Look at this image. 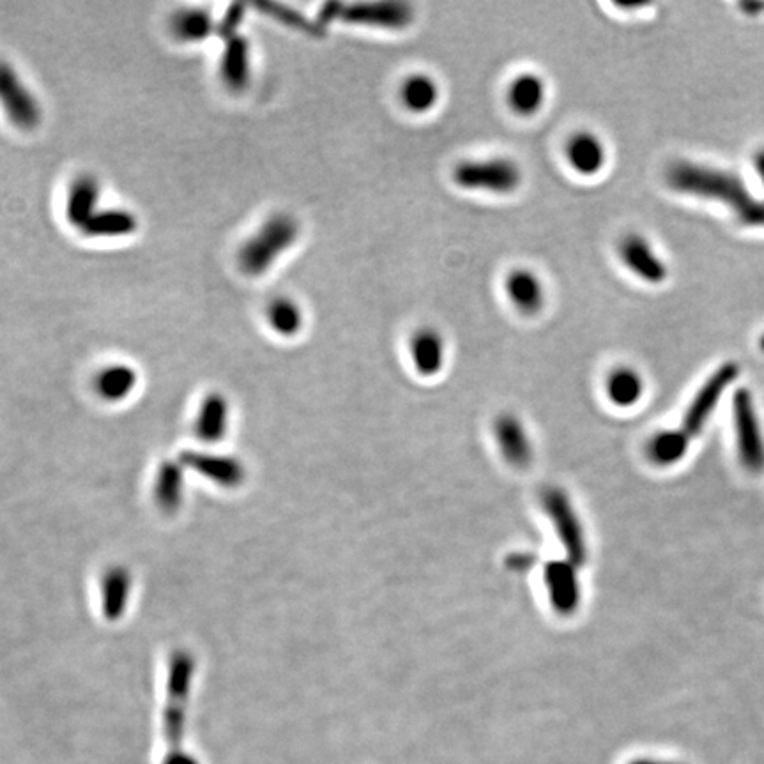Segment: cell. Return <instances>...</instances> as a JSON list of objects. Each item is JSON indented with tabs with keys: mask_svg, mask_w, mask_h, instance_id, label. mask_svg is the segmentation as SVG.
Here are the masks:
<instances>
[{
	"mask_svg": "<svg viewBox=\"0 0 764 764\" xmlns=\"http://www.w3.org/2000/svg\"><path fill=\"white\" fill-rule=\"evenodd\" d=\"M667 183L681 193L724 202L743 225L764 227V202H757L742 179L729 172L680 161L667 172Z\"/></svg>",
	"mask_w": 764,
	"mask_h": 764,
	"instance_id": "1",
	"label": "cell"
},
{
	"mask_svg": "<svg viewBox=\"0 0 764 764\" xmlns=\"http://www.w3.org/2000/svg\"><path fill=\"white\" fill-rule=\"evenodd\" d=\"M299 223L291 214H275L239 250V268L248 276H262L298 241Z\"/></svg>",
	"mask_w": 764,
	"mask_h": 764,
	"instance_id": "2",
	"label": "cell"
},
{
	"mask_svg": "<svg viewBox=\"0 0 764 764\" xmlns=\"http://www.w3.org/2000/svg\"><path fill=\"white\" fill-rule=\"evenodd\" d=\"M413 8L405 2H328L322 6L319 22L324 25L342 20L354 25H370L400 31L413 23Z\"/></svg>",
	"mask_w": 764,
	"mask_h": 764,
	"instance_id": "3",
	"label": "cell"
},
{
	"mask_svg": "<svg viewBox=\"0 0 764 764\" xmlns=\"http://www.w3.org/2000/svg\"><path fill=\"white\" fill-rule=\"evenodd\" d=\"M453 179L460 188L490 193H513L522 183V170L508 158L462 161L453 170Z\"/></svg>",
	"mask_w": 764,
	"mask_h": 764,
	"instance_id": "4",
	"label": "cell"
},
{
	"mask_svg": "<svg viewBox=\"0 0 764 764\" xmlns=\"http://www.w3.org/2000/svg\"><path fill=\"white\" fill-rule=\"evenodd\" d=\"M734 428L743 467L752 474L764 471V437L757 418L754 398L747 390L736 393L733 402Z\"/></svg>",
	"mask_w": 764,
	"mask_h": 764,
	"instance_id": "5",
	"label": "cell"
},
{
	"mask_svg": "<svg viewBox=\"0 0 764 764\" xmlns=\"http://www.w3.org/2000/svg\"><path fill=\"white\" fill-rule=\"evenodd\" d=\"M0 107L20 130H34L41 123V107L36 96L6 61H0Z\"/></svg>",
	"mask_w": 764,
	"mask_h": 764,
	"instance_id": "6",
	"label": "cell"
},
{
	"mask_svg": "<svg viewBox=\"0 0 764 764\" xmlns=\"http://www.w3.org/2000/svg\"><path fill=\"white\" fill-rule=\"evenodd\" d=\"M738 377V367L734 363H726L704 382L703 388L697 391L696 398L687 409L683 420V432L688 437H696L701 434L706 421L710 420L711 414L719 404L720 397L726 393L729 384Z\"/></svg>",
	"mask_w": 764,
	"mask_h": 764,
	"instance_id": "7",
	"label": "cell"
},
{
	"mask_svg": "<svg viewBox=\"0 0 764 764\" xmlns=\"http://www.w3.org/2000/svg\"><path fill=\"white\" fill-rule=\"evenodd\" d=\"M545 508L556 522L561 542L565 543L566 551L570 554V563L579 565L586 558V540L572 505L561 492L552 490L545 497Z\"/></svg>",
	"mask_w": 764,
	"mask_h": 764,
	"instance_id": "8",
	"label": "cell"
},
{
	"mask_svg": "<svg viewBox=\"0 0 764 764\" xmlns=\"http://www.w3.org/2000/svg\"><path fill=\"white\" fill-rule=\"evenodd\" d=\"M183 466L184 469L197 471L209 482L223 489H236L245 480V467L239 460L229 455L197 451V453L186 455Z\"/></svg>",
	"mask_w": 764,
	"mask_h": 764,
	"instance_id": "9",
	"label": "cell"
},
{
	"mask_svg": "<svg viewBox=\"0 0 764 764\" xmlns=\"http://www.w3.org/2000/svg\"><path fill=\"white\" fill-rule=\"evenodd\" d=\"M619 257L628 269L648 283H662L667 278V268L657 253L642 236L628 234L619 243Z\"/></svg>",
	"mask_w": 764,
	"mask_h": 764,
	"instance_id": "10",
	"label": "cell"
},
{
	"mask_svg": "<svg viewBox=\"0 0 764 764\" xmlns=\"http://www.w3.org/2000/svg\"><path fill=\"white\" fill-rule=\"evenodd\" d=\"M230 405L222 393L207 395L200 404L193 430L199 441L206 444H218L229 434Z\"/></svg>",
	"mask_w": 764,
	"mask_h": 764,
	"instance_id": "11",
	"label": "cell"
},
{
	"mask_svg": "<svg viewBox=\"0 0 764 764\" xmlns=\"http://www.w3.org/2000/svg\"><path fill=\"white\" fill-rule=\"evenodd\" d=\"M131 591H133V577L130 570L121 565L110 566L107 572L101 575L100 595L103 616L110 621L123 618L124 612L130 605Z\"/></svg>",
	"mask_w": 764,
	"mask_h": 764,
	"instance_id": "12",
	"label": "cell"
},
{
	"mask_svg": "<svg viewBox=\"0 0 764 764\" xmlns=\"http://www.w3.org/2000/svg\"><path fill=\"white\" fill-rule=\"evenodd\" d=\"M223 84L232 92L245 91L250 84V45L245 36L236 34L225 39L222 64H220Z\"/></svg>",
	"mask_w": 764,
	"mask_h": 764,
	"instance_id": "13",
	"label": "cell"
},
{
	"mask_svg": "<svg viewBox=\"0 0 764 764\" xmlns=\"http://www.w3.org/2000/svg\"><path fill=\"white\" fill-rule=\"evenodd\" d=\"M101 186L96 177L91 174L78 176L69 186L66 199V218L71 225L82 229L92 214L98 211Z\"/></svg>",
	"mask_w": 764,
	"mask_h": 764,
	"instance_id": "14",
	"label": "cell"
},
{
	"mask_svg": "<svg viewBox=\"0 0 764 764\" xmlns=\"http://www.w3.org/2000/svg\"><path fill=\"white\" fill-rule=\"evenodd\" d=\"M506 294L520 314H540L545 305L543 283L533 271L517 269L506 278Z\"/></svg>",
	"mask_w": 764,
	"mask_h": 764,
	"instance_id": "15",
	"label": "cell"
},
{
	"mask_svg": "<svg viewBox=\"0 0 764 764\" xmlns=\"http://www.w3.org/2000/svg\"><path fill=\"white\" fill-rule=\"evenodd\" d=\"M566 158L577 174L595 176L604 169L607 154L600 138L589 131H581L570 138L566 146Z\"/></svg>",
	"mask_w": 764,
	"mask_h": 764,
	"instance_id": "16",
	"label": "cell"
},
{
	"mask_svg": "<svg viewBox=\"0 0 764 764\" xmlns=\"http://www.w3.org/2000/svg\"><path fill=\"white\" fill-rule=\"evenodd\" d=\"M577 566L565 561V563H552L545 572V582L549 588L552 604L558 611H573L579 604V581H577Z\"/></svg>",
	"mask_w": 764,
	"mask_h": 764,
	"instance_id": "17",
	"label": "cell"
},
{
	"mask_svg": "<svg viewBox=\"0 0 764 764\" xmlns=\"http://www.w3.org/2000/svg\"><path fill=\"white\" fill-rule=\"evenodd\" d=\"M413 363L416 370L425 377L439 374L446 360V345L436 329H421L411 345Z\"/></svg>",
	"mask_w": 764,
	"mask_h": 764,
	"instance_id": "18",
	"label": "cell"
},
{
	"mask_svg": "<svg viewBox=\"0 0 764 764\" xmlns=\"http://www.w3.org/2000/svg\"><path fill=\"white\" fill-rule=\"evenodd\" d=\"M138 384V375L128 365H110L94 377L96 395L105 402H123L130 398Z\"/></svg>",
	"mask_w": 764,
	"mask_h": 764,
	"instance_id": "19",
	"label": "cell"
},
{
	"mask_svg": "<svg viewBox=\"0 0 764 764\" xmlns=\"http://www.w3.org/2000/svg\"><path fill=\"white\" fill-rule=\"evenodd\" d=\"M153 496L161 512H176L183 503L184 466L167 462L154 476Z\"/></svg>",
	"mask_w": 764,
	"mask_h": 764,
	"instance_id": "20",
	"label": "cell"
},
{
	"mask_svg": "<svg viewBox=\"0 0 764 764\" xmlns=\"http://www.w3.org/2000/svg\"><path fill=\"white\" fill-rule=\"evenodd\" d=\"M137 229V216L131 211L103 209L92 214L80 230L87 237H124L131 236Z\"/></svg>",
	"mask_w": 764,
	"mask_h": 764,
	"instance_id": "21",
	"label": "cell"
},
{
	"mask_svg": "<svg viewBox=\"0 0 764 764\" xmlns=\"http://www.w3.org/2000/svg\"><path fill=\"white\" fill-rule=\"evenodd\" d=\"M547 96L542 77L526 73L513 80L508 87V105L519 115H533L543 107Z\"/></svg>",
	"mask_w": 764,
	"mask_h": 764,
	"instance_id": "22",
	"label": "cell"
},
{
	"mask_svg": "<svg viewBox=\"0 0 764 764\" xmlns=\"http://www.w3.org/2000/svg\"><path fill=\"white\" fill-rule=\"evenodd\" d=\"M497 441L506 459L515 466H524L531 459V443L528 432L517 418L503 416L496 425Z\"/></svg>",
	"mask_w": 764,
	"mask_h": 764,
	"instance_id": "23",
	"label": "cell"
},
{
	"mask_svg": "<svg viewBox=\"0 0 764 764\" xmlns=\"http://www.w3.org/2000/svg\"><path fill=\"white\" fill-rule=\"evenodd\" d=\"M690 437L683 430H664L648 443V457L653 464L669 467L678 464L688 450Z\"/></svg>",
	"mask_w": 764,
	"mask_h": 764,
	"instance_id": "24",
	"label": "cell"
},
{
	"mask_svg": "<svg viewBox=\"0 0 764 764\" xmlns=\"http://www.w3.org/2000/svg\"><path fill=\"white\" fill-rule=\"evenodd\" d=\"M400 98L407 110H411L414 114H425L436 107L439 100V87L436 80L428 75H413V77L405 78Z\"/></svg>",
	"mask_w": 764,
	"mask_h": 764,
	"instance_id": "25",
	"label": "cell"
},
{
	"mask_svg": "<svg viewBox=\"0 0 764 764\" xmlns=\"http://www.w3.org/2000/svg\"><path fill=\"white\" fill-rule=\"evenodd\" d=\"M172 32L184 43H200L216 32V23L204 9H184L172 18Z\"/></svg>",
	"mask_w": 764,
	"mask_h": 764,
	"instance_id": "26",
	"label": "cell"
},
{
	"mask_svg": "<svg viewBox=\"0 0 764 764\" xmlns=\"http://www.w3.org/2000/svg\"><path fill=\"white\" fill-rule=\"evenodd\" d=\"M642 391V377L632 368H618L607 379V397L618 407H632L637 404L641 400Z\"/></svg>",
	"mask_w": 764,
	"mask_h": 764,
	"instance_id": "27",
	"label": "cell"
},
{
	"mask_svg": "<svg viewBox=\"0 0 764 764\" xmlns=\"http://www.w3.org/2000/svg\"><path fill=\"white\" fill-rule=\"evenodd\" d=\"M269 326L282 337H294L303 328V310L289 298H278L268 308Z\"/></svg>",
	"mask_w": 764,
	"mask_h": 764,
	"instance_id": "28",
	"label": "cell"
},
{
	"mask_svg": "<svg viewBox=\"0 0 764 764\" xmlns=\"http://www.w3.org/2000/svg\"><path fill=\"white\" fill-rule=\"evenodd\" d=\"M246 6L243 4H232L227 13L222 18V22L216 25V34L223 39L236 36L239 25L245 20Z\"/></svg>",
	"mask_w": 764,
	"mask_h": 764,
	"instance_id": "29",
	"label": "cell"
},
{
	"mask_svg": "<svg viewBox=\"0 0 764 764\" xmlns=\"http://www.w3.org/2000/svg\"><path fill=\"white\" fill-rule=\"evenodd\" d=\"M260 8L264 9V11H268L269 15L280 18V20L287 23V25L298 27V29H305V31L310 32V34H317V31H315L317 27H314V25H308L305 18H303V16H299V13H296V11H291V9L283 8V6H278V4H260Z\"/></svg>",
	"mask_w": 764,
	"mask_h": 764,
	"instance_id": "30",
	"label": "cell"
},
{
	"mask_svg": "<svg viewBox=\"0 0 764 764\" xmlns=\"http://www.w3.org/2000/svg\"><path fill=\"white\" fill-rule=\"evenodd\" d=\"M756 169L757 174L761 177V181L764 184V151H759L756 156Z\"/></svg>",
	"mask_w": 764,
	"mask_h": 764,
	"instance_id": "31",
	"label": "cell"
},
{
	"mask_svg": "<svg viewBox=\"0 0 764 764\" xmlns=\"http://www.w3.org/2000/svg\"><path fill=\"white\" fill-rule=\"evenodd\" d=\"M630 764H674V763H660V761H651V759H637Z\"/></svg>",
	"mask_w": 764,
	"mask_h": 764,
	"instance_id": "32",
	"label": "cell"
},
{
	"mask_svg": "<svg viewBox=\"0 0 764 764\" xmlns=\"http://www.w3.org/2000/svg\"><path fill=\"white\" fill-rule=\"evenodd\" d=\"M761 349H763V351H764V337L761 338Z\"/></svg>",
	"mask_w": 764,
	"mask_h": 764,
	"instance_id": "33",
	"label": "cell"
}]
</instances>
